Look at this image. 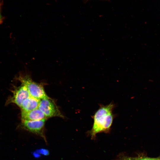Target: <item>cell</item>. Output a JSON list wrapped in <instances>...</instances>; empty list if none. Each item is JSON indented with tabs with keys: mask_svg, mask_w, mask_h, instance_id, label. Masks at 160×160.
Returning <instances> with one entry per match:
<instances>
[{
	"mask_svg": "<svg viewBox=\"0 0 160 160\" xmlns=\"http://www.w3.org/2000/svg\"><path fill=\"white\" fill-rule=\"evenodd\" d=\"M115 107L112 102L106 105H100L92 116L93 123L91 129L88 132L92 139H95L98 133L110 132L115 118L113 112Z\"/></svg>",
	"mask_w": 160,
	"mask_h": 160,
	"instance_id": "cell-1",
	"label": "cell"
},
{
	"mask_svg": "<svg viewBox=\"0 0 160 160\" xmlns=\"http://www.w3.org/2000/svg\"><path fill=\"white\" fill-rule=\"evenodd\" d=\"M17 79L26 87L31 96L39 100L49 97L43 86L33 81L29 75H20Z\"/></svg>",
	"mask_w": 160,
	"mask_h": 160,
	"instance_id": "cell-2",
	"label": "cell"
},
{
	"mask_svg": "<svg viewBox=\"0 0 160 160\" xmlns=\"http://www.w3.org/2000/svg\"><path fill=\"white\" fill-rule=\"evenodd\" d=\"M38 108L43 112L47 118L64 117L54 101L49 97L40 100Z\"/></svg>",
	"mask_w": 160,
	"mask_h": 160,
	"instance_id": "cell-3",
	"label": "cell"
},
{
	"mask_svg": "<svg viewBox=\"0 0 160 160\" xmlns=\"http://www.w3.org/2000/svg\"><path fill=\"white\" fill-rule=\"evenodd\" d=\"M47 119L36 121L22 120L21 127L24 129L43 137L45 141L44 127Z\"/></svg>",
	"mask_w": 160,
	"mask_h": 160,
	"instance_id": "cell-4",
	"label": "cell"
},
{
	"mask_svg": "<svg viewBox=\"0 0 160 160\" xmlns=\"http://www.w3.org/2000/svg\"><path fill=\"white\" fill-rule=\"evenodd\" d=\"M13 95L8 100V103H13L20 107L24 101L30 96L26 87L23 85L13 91Z\"/></svg>",
	"mask_w": 160,
	"mask_h": 160,
	"instance_id": "cell-5",
	"label": "cell"
},
{
	"mask_svg": "<svg viewBox=\"0 0 160 160\" xmlns=\"http://www.w3.org/2000/svg\"><path fill=\"white\" fill-rule=\"evenodd\" d=\"M22 120L36 121L47 119L44 114L38 108L27 111H21Z\"/></svg>",
	"mask_w": 160,
	"mask_h": 160,
	"instance_id": "cell-6",
	"label": "cell"
},
{
	"mask_svg": "<svg viewBox=\"0 0 160 160\" xmlns=\"http://www.w3.org/2000/svg\"><path fill=\"white\" fill-rule=\"evenodd\" d=\"M40 100L30 96L24 101L20 107L21 111H27L38 108Z\"/></svg>",
	"mask_w": 160,
	"mask_h": 160,
	"instance_id": "cell-7",
	"label": "cell"
},
{
	"mask_svg": "<svg viewBox=\"0 0 160 160\" xmlns=\"http://www.w3.org/2000/svg\"><path fill=\"white\" fill-rule=\"evenodd\" d=\"M120 160H153V158L144 157H132L127 156L122 154L119 156Z\"/></svg>",
	"mask_w": 160,
	"mask_h": 160,
	"instance_id": "cell-8",
	"label": "cell"
},
{
	"mask_svg": "<svg viewBox=\"0 0 160 160\" xmlns=\"http://www.w3.org/2000/svg\"><path fill=\"white\" fill-rule=\"evenodd\" d=\"M1 6L2 3L1 1H0V24L2 22L3 20V17L1 15Z\"/></svg>",
	"mask_w": 160,
	"mask_h": 160,
	"instance_id": "cell-9",
	"label": "cell"
},
{
	"mask_svg": "<svg viewBox=\"0 0 160 160\" xmlns=\"http://www.w3.org/2000/svg\"><path fill=\"white\" fill-rule=\"evenodd\" d=\"M153 160H160V158H153Z\"/></svg>",
	"mask_w": 160,
	"mask_h": 160,
	"instance_id": "cell-10",
	"label": "cell"
},
{
	"mask_svg": "<svg viewBox=\"0 0 160 160\" xmlns=\"http://www.w3.org/2000/svg\"></svg>",
	"mask_w": 160,
	"mask_h": 160,
	"instance_id": "cell-11",
	"label": "cell"
},
{
	"mask_svg": "<svg viewBox=\"0 0 160 160\" xmlns=\"http://www.w3.org/2000/svg\"></svg>",
	"mask_w": 160,
	"mask_h": 160,
	"instance_id": "cell-12",
	"label": "cell"
}]
</instances>
